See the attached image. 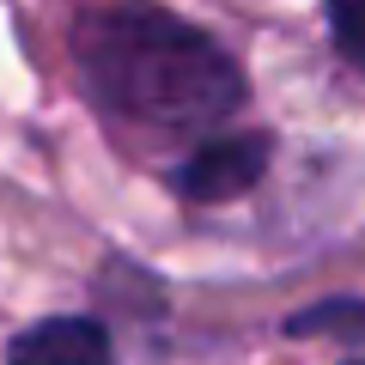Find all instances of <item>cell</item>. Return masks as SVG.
<instances>
[{"mask_svg": "<svg viewBox=\"0 0 365 365\" xmlns=\"http://www.w3.org/2000/svg\"><path fill=\"white\" fill-rule=\"evenodd\" d=\"M73 61L110 116L153 134H207L244 104L237 61L153 0H104L73 25Z\"/></svg>", "mask_w": 365, "mask_h": 365, "instance_id": "1", "label": "cell"}, {"mask_svg": "<svg viewBox=\"0 0 365 365\" xmlns=\"http://www.w3.org/2000/svg\"><path fill=\"white\" fill-rule=\"evenodd\" d=\"M274 158L268 134H207L195 153L170 170V189H177L189 207H213V201H237L244 189H256L262 170Z\"/></svg>", "mask_w": 365, "mask_h": 365, "instance_id": "2", "label": "cell"}, {"mask_svg": "<svg viewBox=\"0 0 365 365\" xmlns=\"http://www.w3.org/2000/svg\"><path fill=\"white\" fill-rule=\"evenodd\" d=\"M6 365H116L98 317H37L6 341Z\"/></svg>", "mask_w": 365, "mask_h": 365, "instance_id": "3", "label": "cell"}, {"mask_svg": "<svg viewBox=\"0 0 365 365\" xmlns=\"http://www.w3.org/2000/svg\"><path fill=\"white\" fill-rule=\"evenodd\" d=\"M329 329H365V299H323L287 317V335H329Z\"/></svg>", "mask_w": 365, "mask_h": 365, "instance_id": "4", "label": "cell"}, {"mask_svg": "<svg viewBox=\"0 0 365 365\" xmlns=\"http://www.w3.org/2000/svg\"><path fill=\"white\" fill-rule=\"evenodd\" d=\"M329 6V31H335V49L347 55L365 73V0H323Z\"/></svg>", "mask_w": 365, "mask_h": 365, "instance_id": "5", "label": "cell"}, {"mask_svg": "<svg viewBox=\"0 0 365 365\" xmlns=\"http://www.w3.org/2000/svg\"><path fill=\"white\" fill-rule=\"evenodd\" d=\"M347 365H365V359H347Z\"/></svg>", "mask_w": 365, "mask_h": 365, "instance_id": "6", "label": "cell"}]
</instances>
